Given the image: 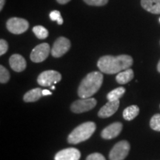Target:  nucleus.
<instances>
[{
	"label": "nucleus",
	"mask_w": 160,
	"mask_h": 160,
	"mask_svg": "<svg viewBox=\"0 0 160 160\" xmlns=\"http://www.w3.org/2000/svg\"><path fill=\"white\" fill-rule=\"evenodd\" d=\"M51 89H52V90L55 89V87H54V86H52V87H51Z\"/></svg>",
	"instance_id": "c756f323"
},
{
	"label": "nucleus",
	"mask_w": 160,
	"mask_h": 160,
	"mask_svg": "<svg viewBox=\"0 0 160 160\" xmlns=\"http://www.w3.org/2000/svg\"><path fill=\"white\" fill-rule=\"evenodd\" d=\"M10 66L16 72H22L26 68L27 63L22 56L19 54H13L10 57Z\"/></svg>",
	"instance_id": "ddd939ff"
},
{
	"label": "nucleus",
	"mask_w": 160,
	"mask_h": 160,
	"mask_svg": "<svg viewBox=\"0 0 160 160\" xmlns=\"http://www.w3.org/2000/svg\"><path fill=\"white\" fill-rule=\"evenodd\" d=\"M103 82L102 73L91 72L82 79L78 88V95L82 99L90 98L99 91Z\"/></svg>",
	"instance_id": "f03ea898"
},
{
	"label": "nucleus",
	"mask_w": 160,
	"mask_h": 160,
	"mask_svg": "<svg viewBox=\"0 0 160 160\" xmlns=\"http://www.w3.org/2000/svg\"><path fill=\"white\" fill-rule=\"evenodd\" d=\"M131 146L128 141L122 140L117 142L110 151V160H124L128 155Z\"/></svg>",
	"instance_id": "20e7f679"
},
{
	"label": "nucleus",
	"mask_w": 160,
	"mask_h": 160,
	"mask_svg": "<svg viewBox=\"0 0 160 160\" xmlns=\"http://www.w3.org/2000/svg\"><path fill=\"white\" fill-rule=\"evenodd\" d=\"M122 130V124L121 122H113L106 127L102 131L101 136L105 139H111L117 137L119 135V133Z\"/></svg>",
	"instance_id": "9b49d317"
},
{
	"label": "nucleus",
	"mask_w": 160,
	"mask_h": 160,
	"mask_svg": "<svg viewBox=\"0 0 160 160\" xmlns=\"http://www.w3.org/2000/svg\"><path fill=\"white\" fill-rule=\"evenodd\" d=\"M71 42L67 38L61 37L56 40L51 49V54L53 57L59 58L62 57L70 50Z\"/></svg>",
	"instance_id": "6e6552de"
},
{
	"label": "nucleus",
	"mask_w": 160,
	"mask_h": 160,
	"mask_svg": "<svg viewBox=\"0 0 160 160\" xmlns=\"http://www.w3.org/2000/svg\"><path fill=\"white\" fill-rule=\"evenodd\" d=\"M139 113V108L137 105H131L123 111V117L127 121H131Z\"/></svg>",
	"instance_id": "f3484780"
},
{
	"label": "nucleus",
	"mask_w": 160,
	"mask_h": 160,
	"mask_svg": "<svg viewBox=\"0 0 160 160\" xmlns=\"http://www.w3.org/2000/svg\"><path fill=\"white\" fill-rule=\"evenodd\" d=\"M8 50V44L5 39H2L0 40V55L2 56L5 54Z\"/></svg>",
	"instance_id": "b1692460"
},
{
	"label": "nucleus",
	"mask_w": 160,
	"mask_h": 160,
	"mask_svg": "<svg viewBox=\"0 0 160 160\" xmlns=\"http://www.w3.org/2000/svg\"><path fill=\"white\" fill-rule=\"evenodd\" d=\"M125 88L119 87L108 93L107 99L108 101H117V100H119L120 98H122L124 93H125Z\"/></svg>",
	"instance_id": "a211bd4d"
},
{
	"label": "nucleus",
	"mask_w": 160,
	"mask_h": 160,
	"mask_svg": "<svg viewBox=\"0 0 160 160\" xmlns=\"http://www.w3.org/2000/svg\"><path fill=\"white\" fill-rule=\"evenodd\" d=\"M86 160H106L105 157L99 153H93L88 156Z\"/></svg>",
	"instance_id": "393cba45"
},
{
	"label": "nucleus",
	"mask_w": 160,
	"mask_h": 160,
	"mask_svg": "<svg viewBox=\"0 0 160 160\" xmlns=\"http://www.w3.org/2000/svg\"><path fill=\"white\" fill-rule=\"evenodd\" d=\"M86 4L92 6H103L108 2V0H84Z\"/></svg>",
	"instance_id": "5701e85b"
},
{
	"label": "nucleus",
	"mask_w": 160,
	"mask_h": 160,
	"mask_svg": "<svg viewBox=\"0 0 160 160\" xmlns=\"http://www.w3.org/2000/svg\"><path fill=\"white\" fill-rule=\"evenodd\" d=\"M49 16L52 21L57 22L58 25H62L63 24V19L61 16V13L59 11H51Z\"/></svg>",
	"instance_id": "4be33fe9"
},
{
	"label": "nucleus",
	"mask_w": 160,
	"mask_h": 160,
	"mask_svg": "<svg viewBox=\"0 0 160 160\" xmlns=\"http://www.w3.org/2000/svg\"><path fill=\"white\" fill-rule=\"evenodd\" d=\"M97 100L94 98H85L77 100L72 103L71 106V111L75 113H82L84 112L91 111L97 105Z\"/></svg>",
	"instance_id": "0eeeda50"
},
{
	"label": "nucleus",
	"mask_w": 160,
	"mask_h": 160,
	"mask_svg": "<svg viewBox=\"0 0 160 160\" xmlns=\"http://www.w3.org/2000/svg\"><path fill=\"white\" fill-rule=\"evenodd\" d=\"M33 32L38 39H45L48 37V31L45 27L41 25H37L33 28Z\"/></svg>",
	"instance_id": "6ab92c4d"
},
{
	"label": "nucleus",
	"mask_w": 160,
	"mask_h": 160,
	"mask_svg": "<svg viewBox=\"0 0 160 160\" xmlns=\"http://www.w3.org/2000/svg\"><path fill=\"white\" fill-rule=\"evenodd\" d=\"M29 23L22 18L12 17L7 21V28L13 34H21L28 29Z\"/></svg>",
	"instance_id": "423d86ee"
},
{
	"label": "nucleus",
	"mask_w": 160,
	"mask_h": 160,
	"mask_svg": "<svg viewBox=\"0 0 160 160\" xmlns=\"http://www.w3.org/2000/svg\"><path fill=\"white\" fill-rule=\"evenodd\" d=\"M42 96H43L42 90L37 88L32 89L28 92H27L24 95L23 99L25 102H33L39 100L42 97Z\"/></svg>",
	"instance_id": "dca6fc26"
},
{
	"label": "nucleus",
	"mask_w": 160,
	"mask_h": 160,
	"mask_svg": "<svg viewBox=\"0 0 160 160\" xmlns=\"http://www.w3.org/2000/svg\"><path fill=\"white\" fill-rule=\"evenodd\" d=\"M144 9L153 14H160V0H141Z\"/></svg>",
	"instance_id": "4468645a"
},
{
	"label": "nucleus",
	"mask_w": 160,
	"mask_h": 160,
	"mask_svg": "<svg viewBox=\"0 0 160 160\" xmlns=\"http://www.w3.org/2000/svg\"><path fill=\"white\" fill-rule=\"evenodd\" d=\"M81 153L74 148H68L62 150L55 155L54 160H79Z\"/></svg>",
	"instance_id": "9d476101"
},
{
	"label": "nucleus",
	"mask_w": 160,
	"mask_h": 160,
	"mask_svg": "<svg viewBox=\"0 0 160 160\" xmlns=\"http://www.w3.org/2000/svg\"><path fill=\"white\" fill-rule=\"evenodd\" d=\"M133 63V58L129 55L104 56L98 60L97 66L102 73L114 74L130 68Z\"/></svg>",
	"instance_id": "f257e3e1"
},
{
	"label": "nucleus",
	"mask_w": 160,
	"mask_h": 160,
	"mask_svg": "<svg viewBox=\"0 0 160 160\" xmlns=\"http://www.w3.org/2000/svg\"><path fill=\"white\" fill-rule=\"evenodd\" d=\"M159 107H160V106H159Z\"/></svg>",
	"instance_id": "2f4dec72"
},
{
	"label": "nucleus",
	"mask_w": 160,
	"mask_h": 160,
	"mask_svg": "<svg viewBox=\"0 0 160 160\" xmlns=\"http://www.w3.org/2000/svg\"><path fill=\"white\" fill-rule=\"evenodd\" d=\"M133 77H134L133 71L131 68H128L119 72L117 74V77H116V80L120 85H125V84H127L129 82H131L133 79Z\"/></svg>",
	"instance_id": "2eb2a0df"
},
{
	"label": "nucleus",
	"mask_w": 160,
	"mask_h": 160,
	"mask_svg": "<svg viewBox=\"0 0 160 160\" xmlns=\"http://www.w3.org/2000/svg\"><path fill=\"white\" fill-rule=\"evenodd\" d=\"M10 79L9 71L2 65L0 66V82L2 84L7 83Z\"/></svg>",
	"instance_id": "412c9836"
},
{
	"label": "nucleus",
	"mask_w": 160,
	"mask_h": 160,
	"mask_svg": "<svg viewBox=\"0 0 160 160\" xmlns=\"http://www.w3.org/2000/svg\"><path fill=\"white\" fill-rule=\"evenodd\" d=\"M52 93L49 90H42V95L47 96V95H51Z\"/></svg>",
	"instance_id": "bb28decb"
},
{
	"label": "nucleus",
	"mask_w": 160,
	"mask_h": 160,
	"mask_svg": "<svg viewBox=\"0 0 160 160\" xmlns=\"http://www.w3.org/2000/svg\"><path fill=\"white\" fill-rule=\"evenodd\" d=\"M97 125L93 122H87L77 126L68 137V142L71 144H79L88 140L93 134Z\"/></svg>",
	"instance_id": "7ed1b4c3"
},
{
	"label": "nucleus",
	"mask_w": 160,
	"mask_h": 160,
	"mask_svg": "<svg viewBox=\"0 0 160 160\" xmlns=\"http://www.w3.org/2000/svg\"><path fill=\"white\" fill-rule=\"evenodd\" d=\"M70 1H71V0H57V2L61 4V5H65V4L69 2Z\"/></svg>",
	"instance_id": "a878e982"
},
{
	"label": "nucleus",
	"mask_w": 160,
	"mask_h": 160,
	"mask_svg": "<svg viewBox=\"0 0 160 160\" xmlns=\"http://www.w3.org/2000/svg\"><path fill=\"white\" fill-rule=\"evenodd\" d=\"M62 75L58 71L49 70L42 72L37 78L39 85L44 87H49L53 84H57L61 81Z\"/></svg>",
	"instance_id": "39448f33"
},
{
	"label": "nucleus",
	"mask_w": 160,
	"mask_h": 160,
	"mask_svg": "<svg viewBox=\"0 0 160 160\" xmlns=\"http://www.w3.org/2000/svg\"><path fill=\"white\" fill-rule=\"evenodd\" d=\"M159 22H160V18H159Z\"/></svg>",
	"instance_id": "7c9ffc66"
},
{
	"label": "nucleus",
	"mask_w": 160,
	"mask_h": 160,
	"mask_svg": "<svg viewBox=\"0 0 160 160\" xmlns=\"http://www.w3.org/2000/svg\"><path fill=\"white\" fill-rule=\"evenodd\" d=\"M157 71L159 73H160V60L159 61V62H158V65H157Z\"/></svg>",
	"instance_id": "c85d7f7f"
},
{
	"label": "nucleus",
	"mask_w": 160,
	"mask_h": 160,
	"mask_svg": "<svg viewBox=\"0 0 160 160\" xmlns=\"http://www.w3.org/2000/svg\"><path fill=\"white\" fill-rule=\"evenodd\" d=\"M150 127L153 131L160 132V114L157 113L153 115L150 121Z\"/></svg>",
	"instance_id": "aec40b11"
},
{
	"label": "nucleus",
	"mask_w": 160,
	"mask_h": 160,
	"mask_svg": "<svg viewBox=\"0 0 160 160\" xmlns=\"http://www.w3.org/2000/svg\"><path fill=\"white\" fill-rule=\"evenodd\" d=\"M5 0H0V11H2L4 5H5Z\"/></svg>",
	"instance_id": "cd10ccee"
},
{
	"label": "nucleus",
	"mask_w": 160,
	"mask_h": 160,
	"mask_svg": "<svg viewBox=\"0 0 160 160\" xmlns=\"http://www.w3.org/2000/svg\"><path fill=\"white\" fill-rule=\"evenodd\" d=\"M51 48L48 43H42L32 50L31 53V59L36 63L42 62L45 61L49 56Z\"/></svg>",
	"instance_id": "1a4fd4ad"
},
{
	"label": "nucleus",
	"mask_w": 160,
	"mask_h": 160,
	"mask_svg": "<svg viewBox=\"0 0 160 160\" xmlns=\"http://www.w3.org/2000/svg\"><path fill=\"white\" fill-rule=\"evenodd\" d=\"M119 100L117 101H108L98 112V116L100 118H108L113 116L117 111L119 107Z\"/></svg>",
	"instance_id": "f8f14e48"
}]
</instances>
